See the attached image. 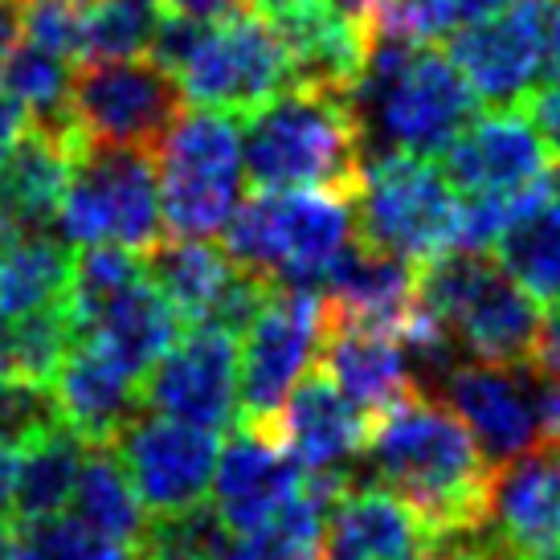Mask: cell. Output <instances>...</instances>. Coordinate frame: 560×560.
I'll return each mask as SVG.
<instances>
[{
	"label": "cell",
	"mask_w": 560,
	"mask_h": 560,
	"mask_svg": "<svg viewBox=\"0 0 560 560\" xmlns=\"http://www.w3.org/2000/svg\"><path fill=\"white\" fill-rule=\"evenodd\" d=\"M74 343V324L62 307L25 315L13 324H0V360L16 381H33V385H49L62 357Z\"/></svg>",
	"instance_id": "34"
},
{
	"label": "cell",
	"mask_w": 560,
	"mask_h": 560,
	"mask_svg": "<svg viewBox=\"0 0 560 560\" xmlns=\"http://www.w3.org/2000/svg\"><path fill=\"white\" fill-rule=\"evenodd\" d=\"M21 37L54 54L82 49V0H21Z\"/></svg>",
	"instance_id": "39"
},
{
	"label": "cell",
	"mask_w": 560,
	"mask_h": 560,
	"mask_svg": "<svg viewBox=\"0 0 560 560\" xmlns=\"http://www.w3.org/2000/svg\"><path fill=\"white\" fill-rule=\"evenodd\" d=\"M221 234H225V254L246 275L270 287L319 291L327 270L357 237V209L352 197L327 188H291V192L254 188V197L237 205Z\"/></svg>",
	"instance_id": "5"
},
{
	"label": "cell",
	"mask_w": 560,
	"mask_h": 560,
	"mask_svg": "<svg viewBox=\"0 0 560 560\" xmlns=\"http://www.w3.org/2000/svg\"><path fill=\"white\" fill-rule=\"evenodd\" d=\"M225 545H230V528L209 503H201L188 512L148 520L136 552L140 560H221Z\"/></svg>",
	"instance_id": "37"
},
{
	"label": "cell",
	"mask_w": 560,
	"mask_h": 560,
	"mask_svg": "<svg viewBox=\"0 0 560 560\" xmlns=\"http://www.w3.org/2000/svg\"><path fill=\"white\" fill-rule=\"evenodd\" d=\"M16 560H140L136 545L110 540L79 515H49L33 524H13Z\"/></svg>",
	"instance_id": "36"
},
{
	"label": "cell",
	"mask_w": 560,
	"mask_h": 560,
	"mask_svg": "<svg viewBox=\"0 0 560 560\" xmlns=\"http://www.w3.org/2000/svg\"><path fill=\"white\" fill-rule=\"evenodd\" d=\"M143 275L156 282V291L168 299L180 324H221L242 331L249 315L270 295V282L246 275L242 266L213 242H156L143 254Z\"/></svg>",
	"instance_id": "17"
},
{
	"label": "cell",
	"mask_w": 560,
	"mask_h": 560,
	"mask_svg": "<svg viewBox=\"0 0 560 560\" xmlns=\"http://www.w3.org/2000/svg\"><path fill=\"white\" fill-rule=\"evenodd\" d=\"M54 425H62V413L54 405L49 385H33V381H16V376L0 385V446L25 451Z\"/></svg>",
	"instance_id": "38"
},
{
	"label": "cell",
	"mask_w": 560,
	"mask_h": 560,
	"mask_svg": "<svg viewBox=\"0 0 560 560\" xmlns=\"http://www.w3.org/2000/svg\"><path fill=\"white\" fill-rule=\"evenodd\" d=\"M164 13L172 16H192V21H205V16H221L230 13L242 0H156Z\"/></svg>",
	"instance_id": "43"
},
{
	"label": "cell",
	"mask_w": 560,
	"mask_h": 560,
	"mask_svg": "<svg viewBox=\"0 0 560 560\" xmlns=\"http://www.w3.org/2000/svg\"><path fill=\"white\" fill-rule=\"evenodd\" d=\"M148 58L168 70L192 107L242 115L295 86V66L275 16L254 4H234L221 16L164 13Z\"/></svg>",
	"instance_id": "2"
},
{
	"label": "cell",
	"mask_w": 560,
	"mask_h": 560,
	"mask_svg": "<svg viewBox=\"0 0 560 560\" xmlns=\"http://www.w3.org/2000/svg\"><path fill=\"white\" fill-rule=\"evenodd\" d=\"M160 218L172 237L209 242L242 205L246 160L242 124L221 110H180V119L156 143Z\"/></svg>",
	"instance_id": "7"
},
{
	"label": "cell",
	"mask_w": 560,
	"mask_h": 560,
	"mask_svg": "<svg viewBox=\"0 0 560 560\" xmlns=\"http://www.w3.org/2000/svg\"><path fill=\"white\" fill-rule=\"evenodd\" d=\"M185 110V94L168 70L140 58L82 62L66 94V124L82 148H140L156 152Z\"/></svg>",
	"instance_id": "10"
},
{
	"label": "cell",
	"mask_w": 560,
	"mask_h": 560,
	"mask_svg": "<svg viewBox=\"0 0 560 560\" xmlns=\"http://www.w3.org/2000/svg\"><path fill=\"white\" fill-rule=\"evenodd\" d=\"M13 487H16V451L0 446V524H13Z\"/></svg>",
	"instance_id": "46"
},
{
	"label": "cell",
	"mask_w": 560,
	"mask_h": 560,
	"mask_svg": "<svg viewBox=\"0 0 560 560\" xmlns=\"http://www.w3.org/2000/svg\"><path fill=\"white\" fill-rule=\"evenodd\" d=\"M364 458L376 479L430 520L438 536L482 528L491 463L442 397L418 389L373 413Z\"/></svg>",
	"instance_id": "1"
},
{
	"label": "cell",
	"mask_w": 560,
	"mask_h": 560,
	"mask_svg": "<svg viewBox=\"0 0 560 560\" xmlns=\"http://www.w3.org/2000/svg\"><path fill=\"white\" fill-rule=\"evenodd\" d=\"M340 487L343 479L307 475L303 491L270 524L254 532H230V545L221 560H319L327 512H331V499Z\"/></svg>",
	"instance_id": "28"
},
{
	"label": "cell",
	"mask_w": 560,
	"mask_h": 560,
	"mask_svg": "<svg viewBox=\"0 0 560 560\" xmlns=\"http://www.w3.org/2000/svg\"><path fill=\"white\" fill-rule=\"evenodd\" d=\"M434 548L430 520L381 482L348 479L331 499L324 560H430Z\"/></svg>",
	"instance_id": "20"
},
{
	"label": "cell",
	"mask_w": 560,
	"mask_h": 560,
	"mask_svg": "<svg viewBox=\"0 0 560 560\" xmlns=\"http://www.w3.org/2000/svg\"><path fill=\"white\" fill-rule=\"evenodd\" d=\"M479 536L508 557L560 545V451L552 442L491 467Z\"/></svg>",
	"instance_id": "21"
},
{
	"label": "cell",
	"mask_w": 560,
	"mask_h": 560,
	"mask_svg": "<svg viewBox=\"0 0 560 560\" xmlns=\"http://www.w3.org/2000/svg\"><path fill=\"white\" fill-rule=\"evenodd\" d=\"M307 470L299 467L266 421H246L218 451L213 470V512L230 532H254L303 491Z\"/></svg>",
	"instance_id": "19"
},
{
	"label": "cell",
	"mask_w": 560,
	"mask_h": 560,
	"mask_svg": "<svg viewBox=\"0 0 560 560\" xmlns=\"http://www.w3.org/2000/svg\"><path fill=\"white\" fill-rule=\"evenodd\" d=\"M140 401L152 413L201 430L234 425L242 405V348L237 331L221 324H192L143 376Z\"/></svg>",
	"instance_id": "14"
},
{
	"label": "cell",
	"mask_w": 560,
	"mask_h": 560,
	"mask_svg": "<svg viewBox=\"0 0 560 560\" xmlns=\"http://www.w3.org/2000/svg\"><path fill=\"white\" fill-rule=\"evenodd\" d=\"M54 221L66 246H124L148 254L164 230L152 152L82 148Z\"/></svg>",
	"instance_id": "9"
},
{
	"label": "cell",
	"mask_w": 560,
	"mask_h": 560,
	"mask_svg": "<svg viewBox=\"0 0 560 560\" xmlns=\"http://www.w3.org/2000/svg\"><path fill=\"white\" fill-rule=\"evenodd\" d=\"M324 315L405 340L418 319V266L352 237L319 287Z\"/></svg>",
	"instance_id": "22"
},
{
	"label": "cell",
	"mask_w": 560,
	"mask_h": 560,
	"mask_svg": "<svg viewBox=\"0 0 560 560\" xmlns=\"http://www.w3.org/2000/svg\"><path fill=\"white\" fill-rule=\"evenodd\" d=\"M540 376H545V434L560 451V364Z\"/></svg>",
	"instance_id": "44"
},
{
	"label": "cell",
	"mask_w": 560,
	"mask_h": 560,
	"mask_svg": "<svg viewBox=\"0 0 560 560\" xmlns=\"http://www.w3.org/2000/svg\"><path fill=\"white\" fill-rule=\"evenodd\" d=\"M143 275V258L124 246H79L74 270H70V291H66V315L74 324V340L91 327V319L103 312V303L124 291L127 282Z\"/></svg>",
	"instance_id": "35"
},
{
	"label": "cell",
	"mask_w": 560,
	"mask_h": 560,
	"mask_svg": "<svg viewBox=\"0 0 560 560\" xmlns=\"http://www.w3.org/2000/svg\"><path fill=\"white\" fill-rule=\"evenodd\" d=\"M21 46V0H0V62Z\"/></svg>",
	"instance_id": "45"
},
{
	"label": "cell",
	"mask_w": 560,
	"mask_h": 560,
	"mask_svg": "<svg viewBox=\"0 0 560 560\" xmlns=\"http://www.w3.org/2000/svg\"><path fill=\"white\" fill-rule=\"evenodd\" d=\"M266 425L307 475L348 482L357 479V463L369 451L373 418L348 401L324 369H315L291 389Z\"/></svg>",
	"instance_id": "18"
},
{
	"label": "cell",
	"mask_w": 560,
	"mask_h": 560,
	"mask_svg": "<svg viewBox=\"0 0 560 560\" xmlns=\"http://www.w3.org/2000/svg\"><path fill=\"white\" fill-rule=\"evenodd\" d=\"M515 560H560L557 548H545V552H528V557H515Z\"/></svg>",
	"instance_id": "50"
},
{
	"label": "cell",
	"mask_w": 560,
	"mask_h": 560,
	"mask_svg": "<svg viewBox=\"0 0 560 560\" xmlns=\"http://www.w3.org/2000/svg\"><path fill=\"white\" fill-rule=\"evenodd\" d=\"M446 58L479 103L495 110L524 103L548 70V0H508L495 16L454 33Z\"/></svg>",
	"instance_id": "15"
},
{
	"label": "cell",
	"mask_w": 560,
	"mask_h": 560,
	"mask_svg": "<svg viewBox=\"0 0 560 560\" xmlns=\"http://www.w3.org/2000/svg\"><path fill=\"white\" fill-rule=\"evenodd\" d=\"M0 560H16V548H13V528L0 536Z\"/></svg>",
	"instance_id": "49"
},
{
	"label": "cell",
	"mask_w": 560,
	"mask_h": 560,
	"mask_svg": "<svg viewBox=\"0 0 560 560\" xmlns=\"http://www.w3.org/2000/svg\"><path fill=\"white\" fill-rule=\"evenodd\" d=\"M246 4H254L258 13L266 16H279V13H291V9H299V4H312V0H246Z\"/></svg>",
	"instance_id": "48"
},
{
	"label": "cell",
	"mask_w": 560,
	"mask_h": 560,
	"mask_svg": "<svg viewBox=\"0 0 560 560\" xmlns=\"http://www.w3.org/2000/svg\"><path fill=\"white\" fill-rule=\"evenodd\" d=\"M352 209L357 237L409 266L434 262L458 242V192L446 172L421 156L373 152Z\"/></svg>",
	"instance_id": "8"
},
{
	"label": "cell",
	"mask_w": 560,
	"mask_h": 560,
	"mask_svg": "<svg viewBox=\"0 0 560 560\" xmlns=\"http://www.w3.org/2000/svg\"><path fill=\"white\" fill-rule=\"evenodd\" d=\"M418 299L446 327L463 357L508 369H536L545 312L487 254L451 249L425 262L418 270Z\"/></svg>",
	"instance_id": "6"
},
{
	"label": "cell",
	"mask_w": 560,
	"mask_h": 560,
	"mask_svg": "<svg viewBox=\"0 0 560 560\" xmlns=\"http://www.w3.org/2000/svg\"><path fill=\"white\" fill-rule=\"evenodd\" d=\"M82 336H91L98 348H107L110 357L143 385V376L156 369V360L180 340V315L156 291V282L140 275L110 303H103V312L94 315Z\"/></svg>",
	"instance_id": "26"
},
{
	"label": "cell",
	"mask_w": 560,
	"mask_h": 560,
	"mask_svg": "<svg viewBox=\"0 0 560 560\" xmlns=\"http://www.w3.org/2000/svg\"><path fill=\"white\" fill-rule=\"evenodd\" d=\"M425 393H434L463 418L482 458L499 467L545 446V376L536 369H508L487 360L454 357Z\"/></svg>",
	"instance_id": "11"
},
{
	"label": "cell",
	"mask_w": 560,
	"mask_h": 560,
	"mask_svg": "<svg viewBox=\"0 0 560 560\" xmlns=\"http://www.w3.org/2000/svg\"><path fill=\"white\" fill-rule=\"evenodd\" d=\"M107 446L136 487L148 520L201 508L213 487V470H218L213 430L140 409Z\"/></svg>",
	"instance_id": "12"
},
{
	"label": "cell",
	"mask_w": 560,
	"mask_h": 560,
	"mask_svg": "<svg viewBox=\"0 0 560 560\" xmlns=\"http://www.w3.org/2000/svg\"><path fill=\"white\" fill-rule=\"evenodd\" d=\"M164 21L156 0H82V58H140L152 49Z\"/></svg>",
	"instance_id": "32"
},
{
	"label": "cell",
	"mask_w": 560,
	"mask_h": 560,
	"mask_svg": "<svg viewBox=\"0 0 560 560\" xmlns=\"http://www.w3.org/2000/svg\"><path fill=\"white\" fill-rule=\"evenodd\" d=\"M70 503L82 524H91L94 532L124 540V545H140L143 528H148V512L110 446H86L79 487H74Z\"/></svg>",
	"instance_id": "31"
},
{
	"label": "cell",
	"mask_w": 560,
	"mask_h": 560,
	"mask_svg": "<svg viewBox=\"0 0 560 560\" xmlns=\"http://www.w3.org/2000/svg\"><path fill=\"white\" fill-rule=\"evenodd\" d=\"M70 58L25 42L0 62V91H9L33 115V124H66V94H70Z\"/></svg>",
	"instance_id": "33"
},
{
	"label": "cell",
	"mask_w": 560,
	"mask_h": 560,
	"mask_svg": "<svg viewBox=\"0 0 560 560\" xmlns=\"http://www.w3.org/2000/svg\"><path fill=\"white\" fill-rule=\"evenodd\" d=\"M495 262L536 303H560V197L552 188L499 234Z\"/></svg>",
	"instance_id": "30"
},
{
	"label": "cell",
	"mask_w": 560,
	"mask_h": 560,
	"mask_svg": "<svg viewBox=\"0 0 560 560\" xmlns=\"http://www.w3.org/2000/svg\"><path fill=\"white\" fill-rule=\"evenodd\" d=\"M82 143L70 124H33L9 156H0V213L21 230H46L58 218Z\"/></svg>",
	"instance_id": "25"
},
{
	"label": "cell",
	"mask_w": 560,
	"mask_h": 560,
	"mask_svg": "<svg viewBox=\"0 0 560 560\" xmlns=\"http://www.w3.org/2000/svg\"><path fill=\"white\" fill-rule=\"evenodd\" d=\"M528 103H532V124L540 127V136H545L548 148H552L560 160V79L540 82V86L528 94Z\"/></svg>",
	"instance_id": "40"
},
{
	"label": "cell",
	"mask_w": 560,
	"mask_h": 560,
	"mask_svg": "<svg viewBox=\"0 0 560 560\" xmlns=\"http://www.w3.org/2000/svg\"><path fill=\"white\" fill-rule=\"evenodd\" d=\"M442 156V172L458 197H528L548 185L557 164L532 115L508 107L475 115Z\"/></svg>",
	"instance_id": "16"
},
{
	"label": "cell",
	"mask_w": 560,
	"mask_h": 560,
	"mask_svg": "<svg viewBox=\"0 0 560 560\" xmlns=\"http://www.w3.org/2000/svg\"><path fill=\"white\" fill-rule=\"evenodd\" d=\"M560 364V303H552L540 327V357H536V373H548Z\"/></svg>",
	"instance_id": "42"
},
{
	"label": "cell",
	"mask_w": 560,
	"mask_h": 560,
	"mask_svg": "<svg viewBox=\"0 0 560 560\" xmlns=\"http://www.w3.org/2000/svg\"><path fill=\"white\" fill-rule=\"evenodd\" d=\"M74 254L62 237L33 230L0 246V324L62 307Z\"/></svg>",
	"instance_id": "27"
},
{
	"label": "cell",
	"mask_w": 560,
	"mask_h": 560,
	"mask_svg": "<svg viewBox=\"0 0 560 560\" xmlns=\"http://www.w3.org/2000/svg\"><path fill=\"white\" fill-rule=\"evenodd\" d=\"M557 164H560V160H557ZM557 185H560V168H557Z\"/></svg>",
	"instance_id": "51"
},
{
	"label": "cell",
	"mask_w": 560,
	"mask_h": 560,
	"mask_svg": "<svg viewBox=\"0 0 560 560\" xmlns=\"http://www.w3.org/2000/svg\"><path fill=\"white\" fill-rule=\"evenodd\" d=\"M86 446L70 425H54L49 434L16 451V487H13V524H33L62 515L74 499L79 470L86 458Z\"/></svg>",
	"instance_id": "29"
},
{
	"label": "cell",
	"mask_w": 560,
	"mask_h": 560,
	"mask_svg": "<svg viewBox=\"0 0 560 560\" xmlns=\"http://www.w3.org/2000/svg\"><path fill=\"white\" fill-rule=\"evenodd\" d=\"M242 409L246 421H270L303 376L312 373L324 340L319 291L270 287L262 307L242 327Z\"/></svg>",
	"instance_id": "13"
},
{
	"label": "cell",
	"mask_w": 560,
	"mask_h": 560,
	"mask_svg": "<svg viewBox=\"0 0 560 560\" xmlns=\"http://www.w3.org/2000/svg\"><path fill=\"white\" fill-rule=\"evenodd\" d=\"M548 62L560 74V0H548Z\"/></svg>",
	"instance_id": "47"
},
{
	"label": "cell",
	"mask_w": 560,
	"mask_h": 560,
	"mask_svg": "<svg viewBox=\"0 0 560 560\" xmlns=\"http://www.w3.org/2000/svg\"><path fill=\"white\" fill-rule=\"evenodd\" d=\"M348 103L357 110L369 156H442L479 115V98L442 49L393 37L373 42Z\"/></svg>",
	"instance_id": "3"
},
{
	"label": "cell",
	"mask_w": 560,
	"mask_h": 560,
	"mask_svg": "<svg viewBox=\"0 0 560 560\" xmlns=\"http://www.w3.org/2000/svg\"><path fill=\"white\" fill-rule=\"evenodd\" d=\"M49 393L66 425L91 446H107L143 409L140 381L91 336H79L70 343V352L49 381Z\"/></svg>",
	"instance_id": "23"
},
{
	"label": "cell",
	"mask_w": 560,
	"mask_h": 560,
	"mask_svg": "<svg viewBox=\"0 0 560 560\" xmlns=\"http://www.w3.org/2000/svg\"><path fill=\"white\" fill-rule=\"evenodd\" d=\"M319 369L352 405H360L369 418L405 401L421 389L413 357L397 336L369 331L357 324H336L324 315V340H319Z\"/></svg>",
	"instance_id": "24"
},
{
	"label": "cell",
	"mask_w": 560,
	"mask_h": 560,
	"mask_svg": "<svg viewBox=\"0 0 560 560\" xmlns=\"http://www.w3.org/2000/svg\"><path fill=\"white\" fill-rule=\"evenodd\" d=\"M33 127V115L9 91H0V156H9Z\"/></svg>",
	"instance_id": "41"
},
{
	"label": "cell",
	"mask_w": 560,
	"mask_h": 560,
	"mask_svg": "<svg viewBox=\"0 0 560 560\" xmlns=\"http://www.w3.org/2000/svg\"><path fill=\"white\" fill-rule=\"evenodd\" d=\"M242 160L258 192L327 188L357 197L369 148L348 94L295 82L246 115Z\"/></svg>",
	"instance_id": "4"
}]
</instances>
